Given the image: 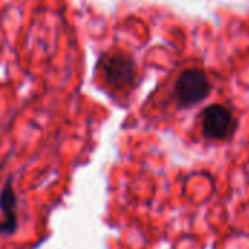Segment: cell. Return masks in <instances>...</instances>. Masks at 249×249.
Masks as SVG:
<instances>
[{"label": "cell", "mask_w": 249, "mask_h": 249, "mask_svg": "<svg viewBox=\"0 0 249 249\" xmlns=\"http://www.w3.org/2000/svg\"><path fill=\"white\" fill-rule=\"evenodd\" d=\"M101 71L108 86L114 90H124L131 88L137 77V64L127 53H111L102 57L99 63Z\"/></svg>", "instance_id": "1"}, {"label": "cell", "mask_w": 249, "mask_h": 249, "mask_svg": "<svg viewBox=\"0 0 249 249\" xmlns=\"http://www.w3.org/2000/svg\"><path fill=\"white\" fill-rule=\"evenodd\" d=\"M212 92V83L201 69H185L175 82V96L181 107L203 102Z\"/></svg>", "instance_id": "2"}, {"label": "cell", "mask_w": 249, "mask_h": 249, "mask_svg": "<svg viewBox=\"0 0 249 249\" xmlns=\"http://www.w3.org/2000/svg\"><path fill=\"white\" fill-rule=\"evenodd\" d=\"M236 120L232 111L220 104H212L201 112L203 134L210 140H226L236 130Z\"/></svg>", "instance_id": "3"}, {"label": "cell", "mask_w": 249, "mask_h": 249, "mask_svg": "<svg viewBox=\"0 0 249 249\" xmlns=\"http://www.w3.org/2000/svg\"><path fill=\"white\" fill-rule=\"evenodd\" d=\"M0 210L3 214V220L0 222V236L13 235L18 229V197L12 177H7L0 191Z\"/></svg>", "instance_id": "4"}]
</instances>
